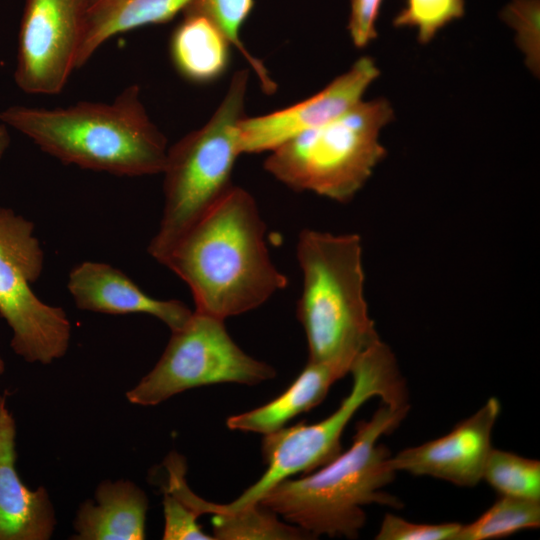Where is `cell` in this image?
Here are the masks:
<instances>
[{"instance_id":"cell-12","label":"cell","mask_w":540,"mask_h":540,"mask_svg":"<svg viewBox=\"0 0 540 540\" xmlns=\"http://www.w3.org/2000/svg\"><path fill=\"white\" fill-rule=\"evenodd\" d=\"M500 402L489 398L473 415L446 435L406 448L391 456L392 468L416 476H431L458 486L473 487L483 479L492 450L491 435Z\"/></svg>"},{"instance_id":"cell-5","label":"cell","mask_w":540,"mask_h":540,"mask_svg":"<svg viewBox=\"0 0 540 540\" xmlns=\"http://www.w3.org/2000/svg\"><path fill=\"white\" fill-rule=\"evenodd\" d=\"M249 71L234 73L227 92L206 124L168 148L164 168V206L148 253L157 262L168 249L233 186L231 175L245 117Z\"/></svg>"},{"instance_id":"cell-9","label":"cell","mask_w":540,"mask_h":540,"mask_svg":"<svg viewBox=\"0 0 540 540\" xmlns=\"http://www.w3.org/2000/svg\"><path fill=\"white\" fill-rule=\"evenodd\" d=\"M276 372L245 353L228 334L224 320L193 311L171 337L155 366L130 390L127 400L155 406L196 387L236 383L256 385Z\"/></svg>"},{"instance_id":"cell-16","label":"cell","mask_w":540,"mask_h":540,"mask_svg":"<svg viewBox=\"0 0 540 540\" xmlns=\"http://www.w3.org/2000/svg\"><path fill=\"white\" fill-rule=\"evenodd\" d=\"M192 0H87L76 68L84 66L109 39L145 25L164 23Z\"/></svg>"},{"instance_id":"cell-1","label":"cell","mask_w":540,"mask_h":540,"mask_svg":"<svg viewBox=\"0 0 540 540\" xmlns=\"http://www.w3.org/2000/svg\"><path fill=\"white\" fill-rule=\"evenodd\" d=\"M255 199L230 190L158 260L190 288L195 311L225 320L264 304L288 285L271 260Z\"/></svg>"},{"instance_id":"cell-20","label":"cell","mask_w":540,"mask_h":540,"mask_svg":"<svg viewBox=\"0 0 540 540\" xmlns=\"http://www.w3.org/2000/svg\"><path fill=\"white\" fill-rule=\"evenodd\" d=\"M540 525V501L501 497L474 522L462 525L457 540H489Z\"/></svg>"},{"instance_id":"cell-21","label":"cell","mask_w":540,"mask_h":540,"mask_svg":"<svg viewBox=\"0 0 540 540\" xmlns=\"http://www.w3.org/2000/svg\"><path fill=\"white\" fill-rule=\"evenodd\" d=\"M252 7L253 0H192L183 12L184 15H203L216 24L231 46L244 56L254 70L262 90L270 94L276 91L277 84L263 63L246 49L240 38V29Z\"/></svg>"},{"instance_id":"cell-2","label":"cell","mask_w":540,"mask_h":540,"mask_svg":"<svg viewBox=\"0 0 540 540\" xmlns=\"http://www.w3.org/2000/svg\"><path fill=\"white\" fill-rule=\"evenodd\" d=\"M0 121L64 164L129 177L160 174L164 168L167 140L136 84L109 103L80 101L51 109L13 105L0 113Z\"/></svg>"},{"instance_id":"cell-6","label":"cell","mask_w":540,"mask_h":540,"mask_svg":"<svg viewBox=\"0 0 540 540\" xmlns=\"http://www.w3.org/2000/svg\"><path fill=\"white\" fill-rule=\"evenodd\" d=\"M392 119L387 100H362L340 117L271 150L264 168L293 190L349 201L384 158L379 135Z\"/></svg>"},{"instance_id":"cell-23","label":"cell","mask_w":540,"mask_h":540,"mask_svg":"<svg viewBox=\"0 0 540 540\" xmlns=\"http://www.w3.org/2000/svg\"><path fill=\"white\" fill-rule=\"evenodd\" d=\"M464 12V0H406L393 24L416 28L419 42L426 44L441 28L461 18Z\"/></svg>"},{"instance_id":"cell-26","label":"cell","mask_w":540,"mask_h":540,"mask_svg":"<svg viewBox=\"0 0 540 540\" xmlns=\"http://www.w3.org/2000/svg\"><path fill=\"white\" fill-rule=\"evenodd\" d=\"M382 1L350 0L348 30L356 47H365L377 37L376 21Z\"/></svg>"},{"instance_id":"cell-17","label":"cell","mask_w":540,"mask_h":540,"mask_svg":"<svg viewBox=\"0 0 540 540\" xmlns=\"http://www.w3.org/2000/svg\"><path fill=\"white\" fill-rule=\"evenodd\" d=\"M341 379L331 367L308 361L302 372L278 397L250 411L230 416L231 430L266 435L282 429L294 417L320 404L332 384Z\"/></svg>"},{"instance_id":"cell-25","label":"cell","mask_w":540,"mask_h":540,"mask_svg":"<svg viewBox=\"0 0 540 540\" xmlns=\"http://www.w3.org/2000/svg\"><path fill=\"white\" fill-rule=\"evenodd\" d=\"M164 540H214L198 524L199 515L172 493L163 494Z\"/></svg>"},{"instance_id":"cell-18","label":"cell","mask_w":540,"mask_h":540,"mask_svg":"<svg viewBox=\"0 0 540 540\" xmlns=\"http://www.w3.org/2000/svg\"><path fill=\"white\" fill-rule=\"evenodd\" d=\"M174 494L199 516L213 514L214 540H301L311 537L259 502L229 509L223 504L212 503L197 496L187 485L180 483Z\"/></svg>"},{"instance_id":"cell-27","label":"cell","mask_w":540,"mask_h":540,"mask_svg":"<svg viewBox=\"0 0 540 540\" xmlns=\"http://www.w3.org/2000/svg\"><path fill=\"white\" fill-rule=\"evenodd\" d=\"M10 144V135L8 132V126L0 121V159L8 149Z\"/></svg>"},{"instance_id":"cell-22","label":"cell","mask_w":540,"mask_h":540,"mask_svg":"<svg viewBox=\"0 0 540 540\" xmlns=\"http://www.w3.org/2000/svg\"><path fill=\"white\" fill-rule=\"evenodd\" d=\"M483 479L499 494L540 501V462L492 448Z\"/></svg>"},{"instance_id":"cell-8","label":"cell","mask_w":540,"mask_h":540,"mask_svg":"<svg viewBox=\"0 0 540 540\" xmlns=\"http://www.w3.org/2000/svg\"><path fill=\"white\" fill-rule=\"evenodd\" d=\"M43 266L34 224L0 206V317L11 330L13 352L46 365L67 353L71 323L63 308L42 301L31 288Z\"/></svg>"},{"instance_id":"cell-15","label":"cell","mask_w":540,"mask_h":540,"mask_svg":"<svg viewBox=\"0 0 540 540\" xmlns=\"http://www.w3.org/2000/svg\"><path fill=\"white\" fill-rule=\"evenodd\" d=\"M145 492L129 480L102 481L95 500L82 503L74 519V540H142L148 510Z\"/></svg>"},{"instance_id":"cell-19","label":"cell","mask_w":540,"mask_h":540,"mask_svg":"<svg viewBox=\"0 0 540 540\" xmlns=\"http://www.w3.org/2000/svg\"><path fill=\"white\" fill-rule=\"evenodd\" d=\"M231 44L223 32L203 15L186 14L174 30L170 52L179 73L194 83L218 79L229 64Z\"/></svg>"},{"instance_id":"cell-10","label":"cell","mask_w":540,"mask_h":540,"mask_svg":"<svg viewBox=\"0 0 540 540\" xmlns=\"http://www.w3.org/2000/svg\"><path fill=\"white\" fill-rule=\"evenodd\" d=\"M87 0H25L14 79L25 93L54 95L76 70Z\"/></svg>"},{"instance_id":"cell-11","label":"cell","mask_w":540,"mask_h":540,"mask_svg":"<svg viewBox=\"0 0 540 540\" xmlns=\"http://www.w3.org/2000/svg\"><path fill=\"white\" fill-rule=\"evenodd\" d=\"M378 76L373 59L364 56L310 98L267 115L245 116L238 126L241 153L271 151L300 133L340 117L362 101Z\"/></svg>"},{"instance_id":"cell-28","label":"cell","mask_w":540,"mask_h":540,"mask_svg":"<svg viewBox=\"0 0 540 540\" xmlns=\"http://www.w3.org/2000/svg\"><path fill=\"white\" fill-rule=\"evenodd\" d=\"M6 365L3 358L0 356V376L5 372Z\"/></svg>"},{"instance_id":"cell-4","label":"cell","mask_w":540,"mask_h":540,"mask_svg":"<svg viewBox=\"0 0 540 540\" xmlns=\"http://www.w3.org/2000/svg\"><path fill=\"white\" fill-rule=\"evenodd\" d=\"M297 259L303 277L297 317L305 331L308 361L327 365L343 378L380 339L364 294L361 238L304 229Z\"/></svg>"},{"instance_id":"cell-3","label":"cell","mask_w":540,"mask_h":540,"mask_svg":"<svg viewBox=\"0 0 540 540\" xmlns=\"http://www.w3.org/2000/svg\"><path fill=\"white\" fill-rule=\"evenodd\" d=\"M408 410L382 403L369 420L357 424L347 451L301 478L277 483L258 502L311 538H356L366 521L364 506H401L382 491L396 471L389 450L378 440L394 431Z\"/></svg>"},{"instance_id":"cell-14","label":"cell","mask_w":540,"mask_h":540,"mask_svg":"<svg viewBox=\"0 0 540 540\" xmlns=\"http://www.w3.org/2000/svg\"><path fill=\"white\" fill-rule=\"evenodd\" d=\"M0 395V540H48L56 527L45 487H27L16 470V422Z\"/></svg>"},{"instance_id":"cell-13","label":"cell","mask_w":540,"mask_h":540,"mask_svg":"<svg viewBox=\"0 0 540 540\" xmlns=\"http://www.w3.org/2000/svg\"><path fill=\"white\" fill-rule=\"evenodd\" d=\"M67 289L80 310L147 314L162 321L171 332L181 329L193 313L182 301L150 296L125 273L103 262L84 261L74 266L68 274Z\"/></svg>"},{"instance_id":"cell-24","label":"cell","mask_w":540,"mask_h":540,"mask_svg":"<svg viewBox=\"0 0 540 540\" xmlns=\"http://www.w3.org/2000/svg\"><path fill=\"white\" fill-rule=\"evenodd\" d=\"M460 523L421 524L409 522L394 514H386L377 540H457Z\"/></svg>"},{"instance_id":"cell-7","label":"cell","mask_w":540,"mask_h":540,"mask_svg":"<svg viewBox=\"0 0 540 540\" xmlns=\"http://www.w3.org/2000/svg\"><path fill=\"white\" fill-rule=\"evenodd\" d=\"M352 387L339 407L325 419L298 423L263 435L264 474L228 504L236 509L257 503L277 483L298 473H310L341 452V436L360 407L373 397L392 408H408V391L391 349L380 339L362 352L350 372Z\"/></svg>"}]
</instances>
